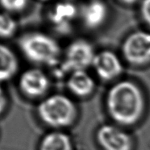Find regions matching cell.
Listing matches in <instances>:
<instances>
[{"label": "cell", "instance_id": "cell-1", "mask_svg": "<svg viewBox=\"0 0 150 150\" xmlns=\"http://www.w3.org/2000/svg\"><path fill=\"white\" fill-rule=\"evenodd\" d=\"M107 105L115 120L124 125H130L140 118L144 102L140 88L135 83L123 81L116 83L109 91Z\"/></svg>", "mask_w": 150, "mask_h": 150}, {"label": "cell", "instance_id": "cell-2", "mask_svg": "<svg viewBox=\"0 0 150 150\" xmlns=\"http://www.w3.org/2000/svg\"><path fill=\"white\" fill-rule=\"evenodd\" d=\"M19 47L28 61L40 65H55L58 62L61 52L55 40L38 32L23 35L19 40Z\"/></svg>", "mask_w": 150, "mask_h": 150}, {"label": "cell", "instance_id": "cell-3", "mask_svg": "<svg viewBox=\"0 0 150 150\" xmlns=\"http://www.w3.org/2000/svg\"><path fill=\"white\" fill-rule=\"evenodd\" d=\"M44 123L54 127L69 126L76 117V108L70 98L63 95H53L44 99L37 108Z\"/></svg>", "mask_w": 150, "mask_h": 150}, {"label": "cell", "instance_id": "cell-4", "mask_svg": "<svg viewBox=\"0 0 150 150\" xmlns=\"http://www.w3.org/2000/svg\"><path fill=\"white\" fill-rule=\"evenodd\" d=\"M95 57V51L91 45L85 40H77L66 49L62 71L73 73L85 70L90 65H93Z\"/></svg>", "mask_w": 150, "mask_h": 150}, {"label": "cell", "instance_id": "cell-5", "mask_svg": "<svg viewBox=\"0 0 150 150\" xmlns=\"http://www.w3.org/2000/svg\"><path fill=\"white\" fill-rule=\"evenodd\" d=\"M123 52L127 61L135 65L150 62V33L137 31L127 36L123 45Z\"/></svg>", "mask_w": 150, "mask_h": 150}, {"label": "cell", "instance_id": "cell-6", "mask_svg": "<svg viewBox=\"0 0 150 150\" xmlns=\"http://www.w3.org/2000/svg\"><path fill=\"white\" fill-rule=\"evenodd\" d=\"M79 16V10L74 4L68 1L57 2L50 7L48 11V19L52 26L57 32H69L72 23Z\"/></svg>", "mask_w": 150, "mask_h": 150}, {"label": "cell", "instance_id": "cell-7", "mask_svg": "<svg viewBox=\"0 0 150 150\" xmlns=\"http://www.w3.org/2000/svg\"><path fill=\"white\" fill-rule=\"evenodd\" d=\"M49 86L47 75L39 69H28L23 72L19 79V87L23 95L37 98L45 95Z\"/></svg>", "mask_w": 150, "mask_h": 150}, {"label": "cell", "instance_id": "cell-8", "mask_svg": "<svg viewBox=\"0 0 150 150\" xmlns=\"http://www.w3.org/2000/svg\"><path fill=\"white\" fill-rule=\"evenodd\" d=\"M97 139L104 150H131L132 140L124 131L113 125H103L98 130Z\"/></svg>", "mask_w": 150, "mask_h": 150}, {"label": "cell", "instance_id": "cell-9", "mask_svg": "<svg viewBox=\"0 0 150 150\" xmlns=\"http://www.w3.org/2000/svg\"><path fill=\"white\" fill-rule=\"evenodd\" d=\"M108 15V4L103 0H89L79 9L82 23L90 29H96L104 24Z\"/></svg>", "mask_w": 150, "mask_h": 150}, {"label": "cell", "instance_id": "cell-10", "mask_svg": "<svg viewBox=\"0 0 150 150\" xmlns=\"http://www.w3.org/2000/svg\"><path fill=\"white\" fill-rule=\"evenodd\" d=\"M93 66L97 74L103 80H111L116 78L123 69L120 60L111 51H103L96 54Z\"/></svg>", "mask_w": 150, "mask_h": 150}, {"label": "cell", "instance_id": "cell-11", "mask_svg": "<svg viewBox=\"0 0 150 150\" xmlns=\"http://www.w3.org/2000/svg\"><path fill=\"white\" fill-rule=\"evenodd\" d=\"M19 69V60L12 49L0 44V83L13 79Z\"/></svg>", "mask_w": 150, "mask_h": 150}, {"label": "cell", "instance_id": "cell-12", "mask_svg": "<svg viewBox=\"0 0 150 150\" xmlns=\"http://www.w3.org/2000/svg\"><path fill=\"white\" fill-rule=\"evenodd\" d=\"M69 89L78 96H87L95 88V82L85 70L73 72L68 81Z\"/></svg>", "mask_w": 150, "mask_h": 150}, {"label": "cell", "instance_id": "cell-13", "mask_svg": "<svg viewBox=\"0 0 150 150\" xmlns=\"http://www.w3.org/2000/svg\"><path fill=\"white\" fill-rule=\"evenodd\" d=\"M40 150H72L71 140L63 132H50L41 140Z\"/></svg>", "mask_w": 150, "mask_h": 150}, {"label": "cell", "instance_id": "cell-14", "mask_svg": "<svg viewBox=\"0 0 150 150\" xmlns=\"http://www.w3.org/2000/svg\"><path fill=\"white\" fill-rule=\"evenodd\" d=\"M16 29V22L10 15L6 13L0 14V38H10L14 36Z\"/></svg>", "mask_w": 150, "mask_h": 150}, {"label": "cell", "instance_id": "cell-15", "mask_svg": "<svg viewBox=\"0 0 150 150\" xmlns=\"http://www.w3.org/2000/svg\"><path fill=\"white\" fill-rule=\"evenodd\" d=\"M29 0H0V4L10 12H20L26 8Z\"/></svg>", "mask_w": 150, "mask_h": 150}, {"label": "cell", "instance_id": "cell-16", "mask_svg": "<svg viewBox=\"0 0 150 150\" xmlns=\"http://www.w3.org/2000/svg\"><path fill=\"white\" fill-rule=\"evenodd\" d=\"M143 20L150 27V0H142L140 8Z\"/></svg>", "mask_w": 150, "mask_h": 150}, {"label": "cell", "instance_id": "cell-17", "mask_svg": "<svg viewBox=\"0 0 150 150\" xmlns=\"http://www.w3.org/2000/svg\"><path fill=\"white\" fill-rule=\"evenodd\" d=\"M7 104H8L7 96L4 87L2 86V84L0 83V115H2L5 112L7 108Z\"/></svg>", "mask_w": 150, "mask_h": 150}, {"label": "cell", "instance_id": "cell-18", "mask_svg": "<svg viewBox=\"0 0 150 150\" xmlns=\"http://www.w3.org/2000/svg\"><path fill=\"white\" fill-rule=\"evenodd\" d=\"M118 1H119L120 4H124V5H127V6H129V5H133V4H137L139 0H118Z\"/></svg>", "mask_w": 150, "mask_h": 150}, {"label": "cell", "instance_id": "cell-19", "mask_svg": "<svg viewBox=\"0 0 150 150\" xmlns=\"http://www.w3.org/2000/svg\"><path fill=\"white\" fill-rule=\"evenodd\" d=\"M40 1H43V2H48V1H50V0H40Z\"/></svg>", "mask_w": 150, "mask_h": 150}]
</instances>
